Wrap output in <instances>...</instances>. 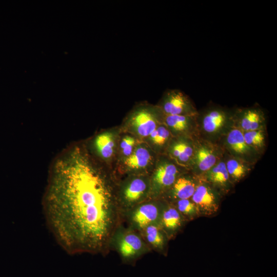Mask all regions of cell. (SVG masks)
Listing matches in <instances>:
<instances>
[{"label": "cell", "mask_w": 277, "mask_h": 277, "mask_svg": "<svg viewBox=\"0 0 277 277\" xmlns=\"http://www.w3.org/2000/svg\"><path fill=\"white\" fill-rule=\"evenodd\" d=\"M43 206L52 234L72 254L101 251L117 219L106 182L77 148L55 163Z\"/></svg>", "instance_id": "6da1fadb"}, {"label": "cell", "mask_w": 277, "mask_h": 277, "mask_svg": "<svg viewBox=\"0 0 277 277\" xmlns=\"http://www.w3.org/2000/svg\"><path fill=\"white\" fill-rule=\"evenodd\" d=\"M202 129L210 138H215L229 131L230 125L236 120V111L222 107H209L202 113H197Z\"/></svg>", "instance_id": "7a4b0ae2"}, {"label": "cell", "mask_w": 277, "mask_h": 277, "mask_svg": "<svg viewBox=\"0 0 277 277\" xmlns=\"http://www.w3.org/2000/svg\"><path fill=\"white\" fill-rule=\"evenodd\" d=\"M199 214L210 216L216 213L220 206V195L215 188L206 182L197 184L191 197Z\"/></svg>", "instance_id": "3957f363"}, {"label": "cell", "mask_w": 277, "mask_h": 277, "mask_svg": "<svg viewBox=\"0 0 277 277\" xmlns=\"http://www.w3.org/2000/svg\"><path fill=\"white\" fill-rule=\"evenodd\" d=\"M226 134L225 146L232 157L249 164L256 161L258 152L246 143L240 129L233 128Z\"/></svg>", "instance_id": "277c9868"}, {"label": "cell", "mask_w": 277, "mask_h": 277, "mask_svg": "<svg viewBox=\"0 0 277 277\" xmlns=\"http://www.w3.org/2000/svg\"><path fill=\"white\" fill-rule=\"evenodd\" d=\"M160 109L164 115H196L197 112L188 97L177 90L168 91Z\"/></svg>", "instance_id": "5b68a950"}, {"label": "cell", "mask_w": 277, "mask_h": 277, "mask_svg": "<svg viewBox=\"0 0 277 277\" xmlns=\"http://www.w3.org/2000/svg\"><path fill=\"white\" fill-rule=\"evenodd\" d=\"M219 155L216 150L209 144L196 145L192 159L196 172L206 173L219 162Z\"/></svg>", "instance_id": "8992f818"}, {"label": "cell", "mask_w": 277, "mask_h": 277, "mask_svg": "<svg viewBox=\"0 0 277 277\" xmlns=\"http://www.w3.org/2000/svg\"><path fill=\"white\" fill-rule=\"evenodd\" d=\"M148 107L140 108L135 111L130 122L137 133L142 136H148L156 129L157 120L155 112Z\"/></svg>", "instance_id": "52a82bcc"}, {"label": "cell", "mask_w": 277, "mask_h": 277, "mask_svg": "<svg viewBox=\"0 0 277 277\" xmlns=\"http://www.w3.org/2000/svg\"><path fill=\"white\" fill-rule=\"evenodd\" d=\"M236 117L245 131L262 129L264 121L263 112L259 108H249L236 111Z\"/></svg>", "instance_id": "ba28073f"}, {"label": "cell", "mask_w": 277, "mask_h": 277, "mask_svg": "<svg viewBox=\"0 0 277 277\" xmlns=\"http://www.w3.org/2000/svg\"><path fill=\"white\" fill-rule=\"evenodd\" d=\"M205 176L207 182L216 189H229L231 181L225 162L219 161L205 173Z\"/></svg>", "instance_id": "9c48e42d"}, {"label": "cell", "mask_w": 277, "mask_h": 277, "mask_svg": "<svg viewBox=\"0 0 277 277\" xmlns=\"http://www.w3.org/2000/svg\"><path fill=\"white\" fill-rule=\"evenodd\" d=\"M178 174L175 165L169 163L161 164L156 170L154 181L161 187L170 186L174 183Z\"/></svg>", "instance_id": "30bf717a"}, {"label": "cell", "mask_w": 277, "mask_h": 277, "mask_svg": "<svg viewBox=\"0 0 277 277\" xmlns=\"http://www.w3.org/2000/svg\"><path fill=\"white\" fill-rule=\"evenodd\" d=\"M164 115L166 125L176 132L188 131L197 122V114Z\"/></svg>", "instance_id": "8fae6325"}, {"label": "cell", "mask_w": 277, "mask_h": 277, "mask_svg": "<svg viewBox=\"0 0 277 277\" xmlns=\"http://www.w3.org/2000/svg\"><path fill=\"white\" fill-rule=\"evenodd\" d=\"M225 164L230 181L233 182L243 179L250 170L249 163L232 156L227 160Z\"/></svg>", "instance_id": "7c38bea8"}, {"label": "cell", "mask_w": 277, "mask_h": 277, "mask_svg": "<svg viewBox=\"0 0 277 277\" xmlns=\"http://www.w3.org/2000/svg\"><path fill=\"white\" fill-rule=\"evenodd\" d=\"M159 211L157 207L151 204L140 207L134 212L133 221L140 227H144L157 218Z\"/></svg>", "instance_id": "4fadbf2b"}, {"label": "cell", "mask_w": 277, "mask_h": 277, "mask_svg": "<svg viewBox=\"0 0 277 277\" xmlns=\"http://www.w3.org/2000/svg\"><path fill=\"white\" fill-rule=\"evenodd\" d=\"M197 184L193 180L181 177L173 184V194L179 200L189 199L193 195Z\"/></svg>", "instance_id": "5bb4252c"}, {"label": "cell", "mask_w": 277, "mask_h": 277, "mask_svg": "<svg viewBox=\"0 0 277 277\" xmlns=\"http://www.w3.org/2000/svg\"><path fill=\"white\" fill-rule=\"evenodd\" d=\"M151 160L150 154L144 147H138L125 161V165L131 169H140L147 166Z\"/></svg>", "instance_id": "9a60e30c"}, {"label": "cell", "mask_w": 277, "mask_h": 277, "mask_svg": "<svg viewBox=\"0 0 277 277\" xmlns=\"http://www.w3.org/2000/svg\"><path fill=\"white\" fill-rule=\"evenodd\" d=\"M194 146L190 142L179 141L175 142L171 147L172 155L179 162L186 163L192 159Z\"/></svg>", "instance_id": "2e32d148"}, {"label": "cell", "mask_w": 277, "mask_h": 277, "mask_svg": "<svg viewBox=\"0 0 277 277\" xmlns=\"http://www.w3.org/2000/svg\"><path fill=\"white\" fill-rule=\"evenodd\" d=\"M142 246V241L138 236L134 234H129L121 242L120 250L124 257L128 258L134 255Z\"/></svg>", "instance_id": "e0dca14e"}, {"label": "cell", "mask_w": 277, "mask_h": 277, "mask_svg": "<svg viewBox=\"0 0 277 277\" xmlns=\"http://www.w3.org/2000/svg\"><path fill=\"white\" fill-rule=\"evenodd\" d=\"M95 145L103 157L108 159L112 155L114 143L111 133L106 132L97 135L95 140Z\"/></svg>", "instance_id": "ac0fdd59"}, {"label": "cell", "mask_w": 277, "mask_h": 277, "mask_svg": "<svg viewBox=\"0 0 277 277\" xmlns=\"http://www.w3.org/2000/svg\"><path fill=\"white\" fill-rule=\"evenodd\" d=\"M162 223L166 229L175 231L181 225V215L177 209L168 208L163 212Z\"/></svg>", "instance_id": "d6986e66"}, {"label": "cell", "mask_w": 277, "mask_h": 277, "mask_svg": "<svg viewBox=\"0 0 277 277\" xmlns=\"http://www.w3.org/2000/svg\"><path fill=\"white\" fill-rule=\"evenodd\" d=\"M146 189L145 182L140 179L133 180L125 191V199L129 202H134L140 198Z\"/></svg>", "instance_id": "ffe728a7"}, {"label": "cell", "mask_w": 277, "mask_h": 277, "mask_svg": "<svg viewBox=\"0 0 277 277\" xmlns=\"http://www.w3.org/2000/svg\"><path fill=\"white\" fill-rule=\"evenodd\" d=\"M243 136L246 143L258 152L265 146V137L262 129L245 131Z\"/></svg>", "instance_id": "44dd1931"}, {"label": "cell", "mask_w": 277, "mask_h": 277, "mask_svg": "<svg viewBox=\"0 0 277 277\" xmlns=\"http://www.w3.org/2000/svg\"><path fill=\"white\" fill-rule=\"evenodd\" d=\"M177 207L179 212L189 217H196L199 214L196 206L189 199L179 200Z\"/></svg>", "instance_id": "7402d4cb"}, {"label": "cell", "mask_w": 277, "mask_h": 277, "mask_svg": "<svg viewBox=\"0 0 277 277\" xmlns=\"http://www.w3.org/2000/svg\"><path fill=\"white\" fill-rule=\"evenodd\" d=\"M170 135L169 130L164 126H160L150 134L152 141L157 145H163L168 140Z\"/></svg>", "instance_id": "603a6c76"}, {"label": "cell", "mask_w": 277, "mask_h": 277, "mask_svg": "<svg viewBox=\"0 0 277 277\" xmlns=\"http://www.w3.org/2000/svg\"><path fill=\"white\" fill-rule=\"evenodd\" d=\"M147 238L148 241L155 246H161L164 242L163 237L158 228L150 225L146 229Z\"/></svg>", "instance_id": "cb8c5ba5"}, {"label": "cell", "mask_w": 277, "mask_h": 277, "mask_svg": "<svg viewBox=\"0 0 277 277\" xmlns=\"http://www.w3.org/2000/svg\"><path fill=\"white\" fill-rule=\"evenodd\" d=\"M134 144L135 140L132 137L126 136L123 138L120 146L125 155L129 156L131 154Z\"/></svg>", "instance_id": "d4e9b609"}]
</instances>
